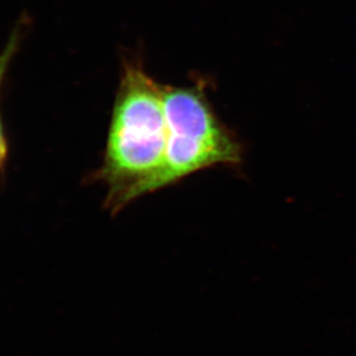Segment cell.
<instances>
[{
  "instance_id": "1",
  "label": "cell",
  "mask_w": 356,
  "mask_h": 356,
  "mask_svg": "<svg viewBox=\"0 0 356 356\" xmlns=\"http://www.w3.org/2000/svg\"><path fill=\"white\" fill-rule=\"evenodd\" d=\"M166 145L164 87L138 65H128L119 86L101 172L111 186L112 207L128 189L161 168Z\"/></svg>"
},
{
  "instance_id": "2",
  "label": "cell",
  "mask_w": 356,
  "mask_h": 356,
  "mask_svg": "<svg viewBox=\"0 0 356 356\" xmlns=\"http://www.w3.org/2000/svg\"><path fill=\"white\" fill-rule=\"evenodd\" d=\"M164 111L168 145L163 164L150 178L128 189L115 209L203 168L241 161V145L217 118L202 89L164 87Z\"/></svg>"
},
{
  "instance_id": "3",
  "label": "cell",
  "mask_w": 356,
  "mask_h": 356,
  "mask_svg": "<svg viewBox=\"0 0 356 356\" xmlns=\"http://www.w3.org/2000/svg\"><path fill=\"white\" fill-rule=\"evenodd\" d=\"M17 45V35H14L12 40H10V44L7 45L6 50L3 51V54L0 56V83H1L5 71H6L7 66L10 64V58L13 56Z\"/></svg>"
},
{
  "instance_id": "4",
  "label": "cell",
  "mask_w": 356,
  "mask_h": 356,
  "mask_svg": "<svg viewBox=\"0 0 356 356\" xmlns=\"http://www.w3.org/2000/svg\"><path fill=\"white\" fill-rule=\"evenodd\" d=\"M7 145L5 135H3V126L0 121V165L3 164V159L6 157Z\"/></svg>"
}]
</instances>
